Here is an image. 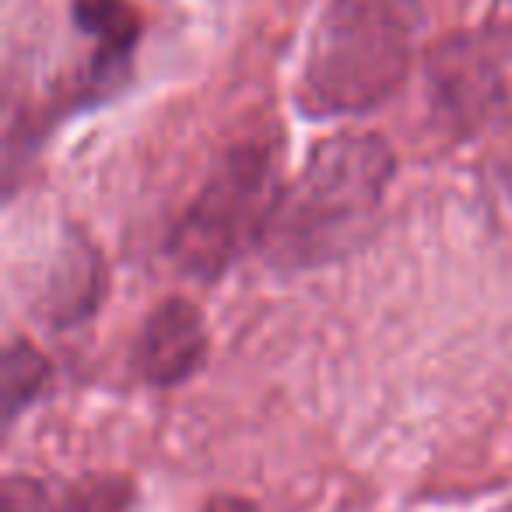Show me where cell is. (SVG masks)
I'll use <instances>...</instances> for the list:
<instances>
[{
    "instance_id": "obj_1",
    "label": "cell",
    "mask_w": 512,
    "mask_h": 512,
    "mask_svg": "<svg viewBox=\"0 0 512 512\" xmlns=\"http://www.w3.org/2000/svg\"><path fill=\"white\" fill-rule=\"evenodd\" d=\"M393 176L397 155L383 134L323 137L299 176L285 183L256 253L281 274L316 271L358 253L379 228Z\"/></svg>"
},
{
    "instance_id": "obj_2",
    "label": "cell",
    "mask_w": 512,
    "mask_h": 512,
    "mask_svg": "<svg viewBox=\"0 0 512 512\" xmlns=\"http://www.w3.org/2000/svg\"><path fill=\"white\" fill-rule=\"evenodd\" d=\"M418 32V0H330L309 36L299 109L313 120L376 113L411 78Z\"/></svg>"
},
{
    "instance_id": "obj_3",
    "label": "cell",
    "mask_w": 512,
    "mask_h": 512,
    "mask_svg": "<svg viewBox=\"0 0 512 512\" xmlns=\"http://www.w3.org/2000/svg\"><path fill=\"white\" fill-rule=\"evenodd\" d=\"M281 190L285 179L274 137L253 134L228 144L169 232L165 253L176 271L214 285L239 264V256L260 249Z\"/></svg>"
},
{
    "instance_id": "obj_4",
    "label": "cell",
    "mask_w": 512,
    "mask_h": 512,
    "mask_svg": "<svg viewBox=\"0 0 512 512\" xmlns=\"http://www.w3.org/2000/svg\"><path fill=\"white\" fill-rule=\"evenodd\" d=\"M425 85L435 127L446 137H470L505 106L498 46L474 32L439 39L425 57Z\"/></svg>"
},
{
    "instance_id": "obj_5",
    "label": "cell",
    "mask_w": 512,
    "mask_h": 512,
    "mask_svg": "<svg viewBox=\"0 0 512 512\" xmlns=\"http://www.w3.org/2000/svg\"><path fill=\"white\" fill-rule=\"evenodd\" d=\"M207 323L200 306L183 295L162 299L144 320L134 344V372L148 386L172 390V386L193 379L207 362Z\"/></svg>"
},
{
    "instance_id": "obj_6",
    "label": "cell",
    "mask_w": 512,
    "mask_h": 512,
    "mask_svg": "<svg viewBox=\"0 0 512 512\" xmlns=\"http://www.w3.org/2000/svg\"><path fill=\"white\" fill-rule=\"evenodd\" d=\"M71 22L92 50V60L78 74V106L109 99L123 85L141 43V11L130 0H71Z\"/></svg>"
},
{
    "instance_id": "obj_7",
    "label": "cell",
    "mask_w": 512,
    "mask_h": 512,
    "mask_svg": "<svg viewBox=\"0 0 512 512\" xmlns=\"http://www.w3.org/2000/svg\"><path fill=\"white\" fill-rule=\"evenodd\" d=\"M4 512H130L134 488L123 477H74V481H39V477H8L4 481Z\"/></svg>"
},
{
    "instance_id": "obj_8",
    "label": "cell",
    "mask_w": 512,
    "mask_h": 512,
    "mask_svg": "<svg viewBox=\"0 0 512 512\" xmlns=\"http://www.w3.org/2000/svg\"><path fill=\"white\" fill-rule=\"evenodd\" d=\"M106 292V267H102L99 249L88 239H71L60 249L53 274L43 292V316L53 330H67L85 323L99 309V299Z\"/></svg>"
},
{
    "instance_id": "obj_9",
    "label": "cell",
    "mask_w": 512,
    "mask_h": 512,
    "mask_svg": "<svg viewBox=\"0 0 512 512\" xmlns=\"http://www.w3.org/2000/svg\"><path fill=\"white\" fill-rule=\"evenodd\" d=\"M50 358L36 348V344L15 341L4 351V365H0V400H4V425H15V418L22 411H29L43 390L50 386Z\"/></svg>"
},
{
    "instance_id": "obj_10",
    "label": "cell",
    "mask_w": 512,
    "mask_h": 512,
    "mask_svg": "<svg viewBox=\"0 0 512 512\" xmlns=\"http://www.w3.org/2000/svg\"><path fill=\"white\" fill-rule=\"evenodd\" d=\"M484 36H488L498 50H512V0H491Z\"/></svg>"
},
{
    "instance_id": "obj_11",
    "label": "cell",
    "mask_w": 512,
    "mask_h": 512,
    "mask_svg": "<svg viewBox=\"0 0 512 512\" xmlns=\"http://www.w3.org/2000/svg\"><path fill=\"white\" fill-rule=\"evenodd\" d=\"M204 512H260L249 498L239 495H214L211 502L204 505Z\"/></svg>"
}]
</instances>
